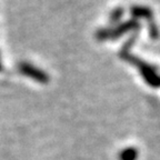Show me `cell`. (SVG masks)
<instances>
[{"mask_svg": "<svg viewBox=\"0 0 160 160\" xmlns=\"http://www.w3.org/2000/svg\"><path fill=\"white\" fill-rule=\"evenodd\" d=\"M138 157V151L136 148H127L122 150L119 155L120 160H136Z\"/></svg>", "mask_w": 160, "mask_h": 160, "instance_id": "obj_6", "label": "cell"}, {"mask_svg": "<svg viewBox=\"0 0 160 160\" xmlns=\"http://www.w3.org/2000/svg\"><path fill=\"white\" fill-rule=\"evenodd\" d=\"M130 15L132 17V19H143L146 21H149V20L153 19V11L152 9H150L149 7H146V6H131L130 7Z\"/></svg>", "mask_w": 160, "mask_h": 160, "instance_id": "obj_4", "label": "cell"}, {"mask_svg": "<svg viewBox=\"0 0 160 160\" xmlns=\"http://www.w3.org/2000/svg\"><path fill=\"white\" fill-rule=\"evenodd\" d=\"M19 68H20V72L28 76V77H30V78H32V79H35L38 82L47 83L48 81H49V77H48L47 73L43 72L42 70L33 67L32 65H29V63H21Z\"/></svg>", "mask_w": 160, "mask_h": 160, "instance_id": "obj_3", "label": "cell"}, {"mask_svg": "<svg viewBox=\"0 0 160 160\" xmlns=\"http://www.w3.org/2000/svg\"><path fill=\"white\" fill-rule=\"evenodd\" d=\"M138 39V33L135 32L132 36H130L129 39L123 43L119 51V57L122 60H126L132 66H135L138 69L139 73L141 77L143 78L149 86L153 88H159L160 87V69H158L155 66L150 65V63L146 62L145 60L140 59L137 56L132 55L130 52V49L135 45L136 40Z\"/></svg>", "mask_w": 160, "mask_h": 160, "instance_id": "obj_1", "label": "cell"}, {"mask_svg": "<svg viewBox=\"0 0 160 160\" xmlns=\"http://www.w3.org/2000/svg\"><path fill=\"white\" fill-rule=\"evenodd\" d=\"M148 25V33H149V37L152 40H157L160 37V31L159 28L157 27V23L155 22V20H149L147 21Z\"/></svg>", "mask_w": 160, "mask_h": 160, "instance_id": "obj_7", "label": "cell"}, {"mask_svg": "<svg viewBox=\"0 0 160 160\" xmlns=\"http://www.w3.org/2000/svg\"><path fill=\"white\" fill-rule=\"evenodd\" d=\"M140 29V22L136 19L126 20L125 22L118 23L113 27L102 28L96 32V39L99 41H109L122 37L123 35L131 31H138Z\"/></svg>", "mask_w": 160, "mask_h": 160, "instance_id": "obj_2", "label": "cell"}, {"mask_svg": "<svg viewBox=\"0 0 160 160\" xmlns=\"http://www.w3.org/2000/svg\"><path fill=\"white\" fill-rule=\"evenodd\" d=\"M123 15H125V9L122 7L115 8L109 15V22L111 25H118Z\"/></svg>", "mask_w": 160, "mask_h": 160, "instance_id": "obj_5", "label": "cell"}]
</instances>
